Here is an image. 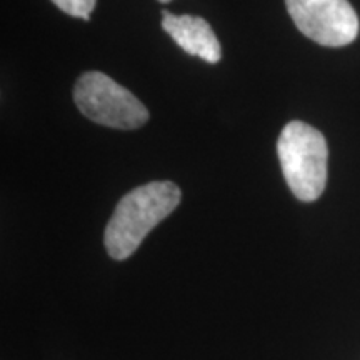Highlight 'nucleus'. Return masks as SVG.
<instances>
[{
  "mask_svg": "<svg viewBox=\"0 0 360 360\" xmlns=\"http://www.w3.org/2000/svg\"><path fill=\"white\" fill-rule=\"evenodd\" d=\"M74 101L87 119L110 129L134 130L148 120L146 105L102 72L80 75L74 87Z\"/></svg>",
  "mask_w": 360,
  "mask_h": 360,
  "instance_id": "3",
  "label": "nucleus"
},
{
  "mask_svg": "<svg viewBox=\"0 0 360 360\" xmlns=\"http://www.w3.org/2000/svg\"><path fill=\"white\" fill-rule=\"evenodd\" d=\"M277 154L292 193L302 202L317 200L327 184L326 137L309 124L294 120L283 127Z\"/></svg>",
  "mask_w": 360,
  "mask_h": 360,
  "instance_id": "2",
  "label": "nucleus"
},
{
  "mask_svg": "<svg viewBox=\"0 0 360 360\" xmlns=\"http://www.w3.org/2000/svg\"><path fill=\"white\" fill-rule=\"evenodd\" d=\"M297 29L326 47H344L359 35V17L349 0H285Z\"/></svg>",
  "mask_w": 360,
  "mask_h": 360,
  "instance_id": "4",
  "label": "nucleus"
},
{
  "mask_svg": "<svg viewBox=\"0 0 360 360\" xmlns=\"http://www.w3.org/2000/svg\"><path fill=\"white\" fill-rule=\"evenodd\" d=\"M180 199V188L169 180L148 182L124 195L103 233V244L110 257L129 259L148 232L177 209Z\"/></svg>",
  "mask_w": 360,
  "mask_h": 360,
  "instance_id": "1",
  "label": "nucleus"
},
{
  "mask_svg": "<svg viewBox=\"0 0 360 360\" xmlns=\"http://www.w3.org/2000/svg\"><path fill=\"white\" fill-rule=\"evenodd\" d=\"M52 2L69 15L84 20H89L90 13L96 8V0H52Z\"/></svg>",
  "mask_w": 360,
  "mask_h": 360,
  "instance_id": "6",
  "label": "nucleus"
},
{
  "mask_svg": "<svg viewBox=\"0 0 360 360\" xmlns=\"http://www.w3.org/2000/svg\"><path fill=\"white\" fill-rule=\"evenodd\" d=\"M159 2H162V4H167V2H170V0H159Z\"/></svg>",
  "mask_w": 360,
  "mask_h": 360,
  "instance_id": "7",
  "label": "nucleus"
},
{
  "mask_svg": "<svg viewBox=\"0 0 360 360\" xmlns=\"http://www.w3.org/2000/svg\"><path fill=\"white\" fill-rule=\"evenodd\" d=\"M162 17L165 32L187 53L204 58L209 64H217L222 58L220 42L209 22L195 15H174L167 11L162 12Z\"/></svg>",
  "mask_w": 360,
  "mask_h": 360,
  "instance_id": "5",
  "label": "nucleus"
}]
</instances>
